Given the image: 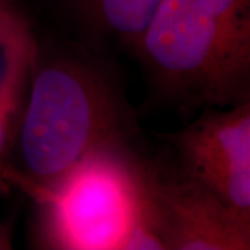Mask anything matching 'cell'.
Listing matches in <instances>:
<instances>
[{
    "instance_id": "6da1fadb",
    "label": "cell",
    "mask_w": 250,
    "mask_h": 250,
    "mask_svg": "<svg viewBox=\"0 0 250 250\" xmlns=\"http://www.w3.org/2000/svg\"><path fill=\"white\" fill-rule=\"evenodd\" d=\"M28 83L13 139L17 159L6 182L35 197L92 153L134 147V110L98 56L36 42Z\"/></svg>"
},
{
    "instance_id": "7a4b0ae2",
    "label": "cell",
    "mask_w": 250,
    "mask_h": 250,
    "mask_svg": "<svg viewBox=\"0 0 250 250\" xmlns=\"http://www.w3.org/2000/svg\"><path fill=\"white\" fill-rule=\"evenodd\" d=\"M134 50L175 107L250 102V0H161Z\"/></svg>"
},
{
    "instance_id": "3957f363",
    "label": "cell",
    "mask_w": 250,
    "mask_h": 250,
    "mask_svg": "<svg viewBox=\"0 0 250 250\" xmlns=\"http://www.w3.org/2000/svg\"><path fill=\"white\" fill-rule=\"evenodd\" d=\"M34 199L41 205L46 248L143 249V159L134 147L92 153Z\"/></svg>"
},
{
    "instance_id": "277c9868",
    "label": "cell",
    "mask_w": 250,
    "mask_h": 250,
    "mask_svg": "<svg viewBox=\"0 0 250 250\" xmlns=\"http://www.w3.org/2000/svg\"><path fill=\"white\" fill-rule=\"evenodd\" d=\"M146 229L160 250H249L250 221L172 166L143 159Z\"/></svg>"
},
{
    "instance_id": "5b68a950",
    "label": "cell",
    "mask_w": 250,
    "mask_h": 250,
    "mask_svg": "<svg viewBox=\"0 0 250 250\" xmlns=\"http://www.w3.org/2000/svg\"><path fill=\"white\" fill-rule=\"evenodd\" d=\"M166 139L177 156L172 167L182 177L250 221V102L206 108L196 121Z\"/></svg>"
},
{
    "instance_id": "8992f818",
    "label": "cell",
    "mask_w": 250,
    "mask_h": 250,
    "mask_svg": "<svg viewBox=\"0 0 250 250\" xmlns=\"http://www.w3.org/2000/svg\"><path fill=\"white\" fill-rule=\"evenodd\" d=\"M83 34L135 47L161 0H74Z\"/></svg>"
},
{
    "instance_id": "52a82bcc",
    "label": "cell",
    "mask_w": 250,
    "mask_h": 250,
    "mask_svg": "<svg viewBox=\"0 0 250 250\" xmlns=\"http://www.w3.org/2000/svg\"><path fill=\"white\" fill-rule=\"evenodd\" d=\"M35 50L27 21L0 7V104H22Z\"/></svg>"
},
{
    "instance_id": "ba28073f",
    "label": "cell",
    "mask_w": 250,
    "mask_h": 250,
    "mask_svg": "<svg viewBox=\"0 0 250 250\" xmlns=\"http://www.w3.org/2000/svg\"><path fill=\"white\" fill-rule=\"evenodd\" d=\"M21 104H0V182H6L7 156L13 146Z\"/></svg>"
},
{
    "instance_id": "9c48e42d",
    "label": "cell",
    "mask_w": 250,
    "mask_h": 250,
    "mask_svg": "<svg viewBox=\"0 0 250 250\" xmlns=\"http://www.w3.org/2000/svg\"><path fill=\"white\" fill-rule=\"evenodd\" d=\"M11 241H10V229L6 224L0 220V249H10Z\"/></svg>"
}]
</instances>
